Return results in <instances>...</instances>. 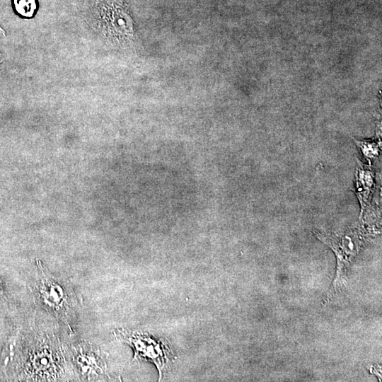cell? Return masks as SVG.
<instances>
[{
	"instance_id": "1",
	"label": "cell",
	"mask_w": 382,
	"mask_h": 382,
	"mask_svg": "<svg viewBox=\"0 0 382 382\" xmlns=\"http://www.w3.org/2000/svg\"><path fill=\"white\" fill-rule=\"evenodd\" d=\"M316 237L328 245L335 252L337 260V269L333 288L336 291L337 286L344 282V277L350 260L356 255L359 248V242H352L351 234H325L315 232Z\"/></svg>"
},
{
	"instance_id": "2",
	"label": "cell",
	"mask_w": 382,
	"mask_h": 382,
	"mask_svg": "<svg viewBox=\"0 0 382 382\" xmlns=\"http://www.w3.org/2000/svg\"><path fill=\"white\" fill-rule=\"evenodd\" d=\"M125 341L133 347L134 359H147L157 366L160 375L170 359L169 348L161 340L154 339L145 335L132 333L121 334Z\"/></svg>"
},
{
	"instance_id": "3",
	"label": "cell",
	"mask_w": 382,
	"mask_h": 382,
	"mask_svg": "<svg viewBox=\"0 0 382 382\" xmlns=\"http://www.w3.org/2000/svg\"><path fill=\"white\" fill-rule=\"evenodd\" d=\"M373 173L365 168H357V195L361 205V209H364L369 202V195L371 192L374 184Z\"/></svg>"
},
{
	"instance_id": "4",
	"label": "cell",
	"mask_w": 382,
	"mask_h": 382,
	"mask_svg": "<svg viewBox=\"0 0 382 382\" xmlns=\"http://www.w3.org/2000/svg\"><path fill=\"white\" fill-rule=\"evenodd\" d=\"M15 12L21 18H33L38 9L37 0H12Z\"/></svg>"
},
{
	"instance_id": "5",
	"label": "cell",
	"mask_w": 382,
	"mask_h": 382,
	"mask_svg": "<svg viewBox=\"0 0 382 382\" xmlns=\"http://www.w3.org/2000/svg\"><path fill=\"white\" fill-rule=\"evenodd\" d=\"M354 141L366 158H371L378 156V144L376 142L374 141Z\"/></svg>"
}]
</instances>
